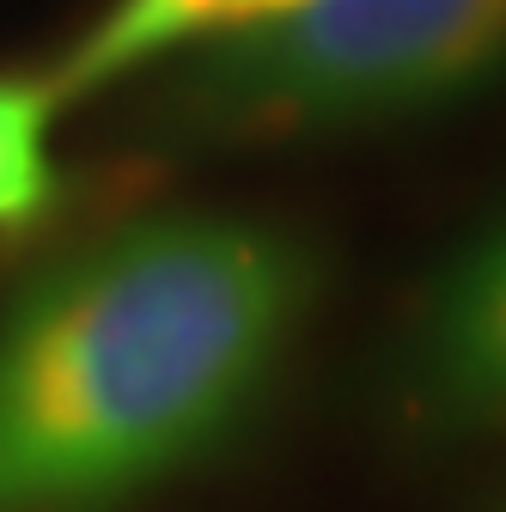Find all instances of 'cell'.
<instances>
[{
    "instance_id": "cell-1",
    "label": "cell",
    "mask_w": 506,
    "mask_h": 512,
    "mask_svg": "<svg viewBox=\"0 0 506 512\" xmlns=\"http://www.w3.org/2000/svg\"><path fill=\"white\" fill-rule=\"evenodd\" d=\"M311 250L238 214H159L49 263L0 317V512H98L257 409Z\"/></svg>"
},
{
    "instance_id": "cell-2",
    "label": "cell",
    "mask_w": 506,
    "mask_h": 512,
    "mask_svg": "<svg viewBox=\"0 0 506 512\" xmlns=\"http://www.w3.org/2000/svg\"><path fill=\"white\" fill-rule=\"evenodd\" d=\"M506 74V0H311L202 49L189 110L220 135L360 128L458 104Z\"/></svg>"
},
{
    "instance_id": "cell-3",
    "label": "cell",
    "mask_w": 506,
    "mask_h": 512,
    "mask_svg": "<svg viewBox=\"0 0 506 512\" xmlns=\"http://www.w3.org/2000/svg\"><path fill=\"white\" fill-rule=\"evenodd\" d=\"M409 391L452 433H506V214L433 281L409 336Z\"/></svg>"
},
{
    "instance_id": "cell-4",
    "label": "cell",
    "mask_w": 506,
    "mask_h": 512,
    "mask_svg": "<svg viewBox=\"0 0 506 512\" xmlns=\"http://www.w3.org/2000/svg\"><path fill=\"white\" fill-rule=\"evenodd\" d=\"M299 7H311V0H116L86 31V43L61 61V74H49V80H55L61 104H68L110 80H129L135 68H147L159 55L232 43V37L263 31Z\"/></svg>"
},
{
    "instance_id": "cell-5",
    "label": "cell",
    "mask_w": 506,
    "mask_h": 512,
    "mask_svg": "<svg viewBox=\"0 0 506 512\" xmlns=\"http://www.w3.org/2000/svg\"><path fill=\"white\" fill-rule=\"evenodd\" d=\"M61 110L55 80H0V232H25L55 208L49 122Z\"/></svg>"
}]
</instances>
